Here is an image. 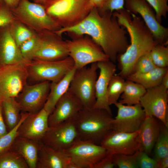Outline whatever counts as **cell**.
I'll return each instance as SVG.
<instances>
[{"label":"cell","mask_w":168,"mask_h":168,"mask_svg":"<svg viewBox=\"0 0 168 168\" xmlns=\"http://www.w3.org/2000/svg\"><path fill=\"white\" fill-rule=\"evenodd\" d=\"M83 36L66 40L69 56L73 60L76 69L90 64L110 60L100 47L90 37Z\"/></svg>","instance_id":"ba28073f"},{"label":"cell","mask_w":168,"mask_h":168,"mask_svg":"<svg viewBox=\"0 0 168 168\" xmlns=\"http://www.w3.org/2000/svg\"><path fill=\"white\" fill-rule=\"evenodd\" d=\"M10 25L2 31L0 36V66L27 64L30 62L25 59L22 55L13 36Z\"/></svg>","instance_id":"44dd1931"},{"label":"cell","mask_w":168,"mask_h":168,"mask_svg":"<svg viewBox=\"0 0 168 168\" xmlns=\"http://www.w3.org/2000/svg\"><path fill=\"white\" fill-rule=\"evenodd\" d=\"M154 147V158L157 161L168 157V127L161 122L160 124L159 133Z\"/></svg>","instance_id":"4dcf8cb0"},{"label":"cell","mask_w":168,"mask_h":168,"mask_svg":"<svg viewBox=\"0 0 168 168\" xmlns=\"http://www.w3.org/2000/svg\"><path fill=\"white\" fill-rule=\"evenodd\" d=\"M39 39L38 33L23 43L19 47L23 58L27 61L33 59V54L37 47Z\"/></svg>","instance_id":"e575fe53"},{"label":"cell","mask_w":168,"mask_h":168,"mask_svg":"<svg viewBox=\"0 0 168 168\" xmlns=\"http://www.w3.org/2000/svg\"><path fill=\"white\" fill-rule=\"evenodd\" d=\"M34 0V1H35V2H36L37 1H39V0Z\"/></svg>","instance_id":"f907efd6"},{"label":"cell","mask_w":168,"mask_h":168,"mask_svg":"<svg viewBox=\"0 0 168 168\" xmlns=\"http://www.w3.org/2000/svg\"><path fill=\"white\" fill-rule=\"evenodd\" d=\"M168 71V67H156L145 73H131L126 79L141 85L147 89L161 85L163 77Z\"/></svg>","instance_id":"484cf974"},{"label":"cell","mask_w":168,"mask_h":168,"mask_svg":"<svg viewBox=\"0 0 168 168\" xmlns=\"http://www.w3.org/2000/svg\"><path fill=\"white\" fill-rule=\"evenodd\" d=\"M146 91V89L141 85L127 80L120 99L118 102L128 105L140 103V99Z\"/></svg>","instance_id":"83f0119b"},{"label":"cell","mask_w":168,"mask_h":168,"mask_svg":"<svg viewBox=\"0 0 168 168\" xmlns=\"http://www.w3.org/2000/svg\"><path fill=\"white\" fill-rule=\"evenodd\" d=\"M70 160L64 151L54 149L39 141L36 168H68Z\"/></svg>","instance_id":"603a6c76"},{"label":"cell","mask_w":168,"mask_h":168,"mask_svg":"<svg viewBox=\"0 0 168 168\" xmlns=\"http://www.w3.org/2000/svg\"><path fill=\"white\" fill-rule=\"evenodd\" d=\"M161 85L168 89V71L163 77Z\"/></svg>","instance_id":"7dc6e473"},{"label":"cell","mask_w":168,"mask_h":168,"mask_svg":"<svg viewBox=\"0 0 168 168\" xmlns=\"http://www.w3.org/2000/svg\"><path fill=\"white\" fill-rule=\"evenodd\" d=\"M0 168H29L24 159L10 148L0 153Z\"/></svg>","instance_id":"f546056e"},{"label":"cell","mask_w":168,"mask_h":168,"mask_svg":"<svg viewBox=\"0 0 168 168\" xmlns=\"http://www.w3.org/2000/svg\"><path fill=\"white\" fill-rule=\"evenodd\" d=\"M39 148V141L18 136L10 149L24 159L29 168H36Z\"/></svg>","instance_id":"cb8c5ba5"},{"label":"cell","mask_w":168,"mask_h":168,"mask_svg":"<svg viewBox=\"0 0 168 168\" xmlns=\"http://www.w3.org/2000/svg\"><path fill=\"white\" fill-rule=\"evenodd\" d=\"M51 82L45 81L32 85L26 84L21 92L15 98L21 111L34 114L42 109L49 92Z\"/></svg>","instance_id":"2e32d148"},{"label":"cell","mask_w":168,"mask_h":168,"mask_svg":"<svg viewBox=\"0 0 168 168\" xmlns=\"http://www.w3.org/2000/svg\"><path fill=\"white\" fill-rule=\"evenodd\" d=\"M93 7H96L99 11L103 9L105 5L106 0H88Z\"/></svg>","instance_id":"ee69618b"},{"label":"cell","mask_w":168,"mask_h":168,"mask_svg":"<svg viewBox=\"0 0 168 168\" xmlns=\"http://www.w3.org/2000/svg\"><path fill=\"white\" fill-rule=\"evenodd\" d=\"M64 151L70 160L68 168H93L109 154L100 144L79 139Z\"/></svg>","instance_id":"9c48e42d"},{"label":"cell","mask_w":168,"mask_h":168,"mask_svg":"<svg viewBox=\"0 0 168 168\" xmlns=\"http://www.w3.org/2000/svg\"><path fill=\"white\" fill-rule=\"evenodd\" d=\"M42 4L47 14L61 28L80 23L93 7L88 0H47Z\"/></svg>","instance_id":"277c9868"},{"label":"cell","mask_w":168,"mask_h":168,"mask_svg":"<svg viewBox=\"0 0 168 168\" xmlns=\"http://www.w3.org/2000/svg\"><path fill=\"white\" fill-rule=\"evenodd\" d=\"M100 70L96 83V101L93 107L105 110L112 114L107 98L106 93L110 80L116 70L114 63L110 60L97 63Z\"/></svg>","instance_id":"ffe728a7"},{"label":"cell","mask_w":168,"mask_h":168,"mask_svg":"<svg viewBox=\"0 0 168 168\" xmlns=\"http://www.w3.org/2000/svg\"><path fill=\"white\" fill-rule=\"evenodd\" d=\"M3 2V0H0V6L2 4Z\"/></svg>","instance_id":"681fc988"},{"label":"cell","mask_w":168,"mask_h":168,"mask_svg":"<svg viewBox=\"0 0 168 168\" xmlns=\"http://www.w3.org/2000/svg\"><path fill=\"white\" fill-rule=\"evenodd\" d=\"M156 119L153 116L146 115L137 137L138 150L149 155L154 147L159 133L160 124Z\"/></svg>","instance_id":"7402d4cb"},{"label":"cell","mask_w":168,"mask_h":168,"mask_svg":"<svg viewBox=\"0 0 168 168\" xmlns=\"http://www.w3.org/2000/svg\"><path fill=\"white\" fill-rule=\"evenodd\" d=\"M47 0H39V1L36 2L42 4V3H43V2H45Z\"/></svg>","instance_id":"c3c4849f"},{"label":"cell","mask_w":168,"mask_h":168,"mask_svg":"<svg viewBox=\"0 0 168 168\" xmlns=\"http://www.w3.org/2000/svg\"><path fill=\"white\" fill-rule=\"evenodd\" d=\"M98 69L97 63L76 69L68 90L81 100L83 107H93L96 101V83Z\"/></svg>","instance_id":"52a82bcc"},{"label":"cell","mask_w":168,"mask_h":168,"mask_svg":"<svg viewBox=\"0 0 168 168\" xmlns=\"http://www.w3.org/2000/svg\"><path fill=\"white\" fill-rule=\"evenodd\" d=\"M113 13L130 37V44L124 53L118 56L117 59L120 69L118 74L126 79L132 73L138 58L159 44L140 17L124 8L114 11Z\"/></svg>","instance_id":"7a4b0ae2"},{"label":"cell","mask_w":168,"mask_h":168,"mask_svg":"<svg viewBox=\"0 0 168 168\" xmlns=\"http://www.w3.org/2000/svg\"><path fill=\"white\" fill-rule=\"evenodd\" d=\"M7 127L4 121L2 115V110L0 103V138L7 133Z\"/></svg>","instance_id":"7bdbcfd3"},{"label":"cell","mask_w":168,"mask_h":168,"mask_svg":"<svg viewBox=\"0 0 168 168\" xmlns=\"http://www.w3.org/2000/svg\"><path fill=\"white\" fill-rule=\"evenodd\" d=\"M124 0H106L105 6L100 12L108 11L111 12L124 8Z\"/></svg>","instance_id":"60d3db41"},{"label":"cell","mask_w":168,"mask_h":168,"mask_svg":"<svg viewBox=\"0 0 168 168\" xmlns=\"http://www.w3.org/2000/svg\"><path fill=\"white\" fill-rule=\"evenodd\" d=\"M11 10L15 20L36 33L47 30L56 32L61 28L41 3L21 0L16 7Z\"/></svg>","instance_id":"5b68a950"},{"label":"cell","mask_w":168,"mask_h":168,"mask_svg":"<svg viewBox=\"0 0 168 168\" xmlns=\"http://www.w3.org/2000/svg\"><path fill=\"white\" fill-rule=\"evenodd\" d=\"M6 123L9 131L18 124L21 117V107L15 98H10L1 103Z\"/></svg>","instance_id":"4316f807"},{"label":"cell","mask_w":168,"mask_h":168,"mask_svg":"<svg viewBox=\"0 0 168 168\" xmlns=\"http://www.w3.org/2000/svg\"><path fill=\"white\" fill-rule=\"evenodd\" d=\"M38 34L39 41L32 60L57 61L69 56L66 40L61 36L49 30Z\"/></svg>","instance_id":"8fae6325"},{"label":"cell","mask_w":168,"mask_h":168,"mask_svg":"<svg viewBox=\"0 0 168 168\" xmlns=\"http://www.w3.org/2000/svg\"><path fill=\"white\" fill-rule=\"evenodd\" d=\"M139 131L129 133L111 129L104 136L99 144L112 155L133 154L138 150L136 138Z\"/></svg>","instance_id":"e0dca14e"},{"label":"cell","mask_w":168,"mask_h":168,"mask_svg":"<svg viewBox=\"0 0 168 168\" xmlns=\"http://www.w3.org/2000/svg\"><path fill=\"white\" fill-rule=\"evenodd\" d=\"M27 64L18 63L0 66V103L16 98L21 92L28 79Z\"/></svg>","instance_id":"30bf717a"},{"label":"cell","mask_w":168,"mask_h":168,"mask_svg":"<svg viewBox=\"0 0 168 168\" xmlns=\"http://www.w3.org/2000/svg\"><path fill=\"white\" fill-rule=\"evenodd\" d=\"M74 119L65 121L55 126L49 127L42 142L60 151H64L69 148L79 139Z\"/></svg>","instance_id":"5bb4252c"},{"label":"cell","mask_w":168,"mask_h":168,"mask_svg":"<svg viewBox=\"0 0 168 168\" xmlns=\"http://www.w3.org/2000/svg\"><path fill=\"white\" fill-rule=\"evenodd\" d=\"M151 59L157 67L166 68L168 66V46L158 44L150 51Z\"/></svg>","instance_id":"d6a6232c"},{"label":"cell","mask_w":168,"mask_h":168,"mask_svg":"<svg viewBox=\"0 0 168 168\" xmlns=\"http://www.w3.org/2000/svg\"><path fill=\"white\" fill-rule=\"evenodd\" d=\"M76 70L74 67L58 82H51L49 92L43 108L49 115L58 100L68 90Z\"/></svg>","instance_id":"d4e9b609"},{"label":"cell","mask_w":168,"mask_h":168,"mask_svg":"<svg viewBox=\"0 0 168 168\" xmlns=\"http://www.w3.org/2000/svg\"><path fill=\"white\" fill-rule=\"evenodd\" d=\"M150 52L146 53L138 58L134 65L132 73H145L156 67L151 59Z\"/></svg>","instance_id":"8d00e7d4"},{"label":"cell","mask_w":168,"mask_h":168,"mask_svg":"<svg viewBox=\"0 0 168 168\" xmlns=\"http://www.w3.org/2000/svg\"><path fill=\"white\" fill-rule=\"evenodd\" d=\"M14 20L11 9L2 3L0 6V28L10 25Z\"/></svg>","instance_id":"ab89813d"},{"label":"cell","mask_w":168,"mask_h":168,"mask_svg":"<svg viewBox=\"0 0 168 168\" xmlns=\"http://www.w3.org/2000/svg\"><path fill=\"white\" fill-rule=\"evenodd\" d=\"M29 113H21V119L16 126L6 134L0 138V153L10 149L16 138L18 136V128Z\"/></svg>","instance_id":"836d02e7"},{"label":"cell","mask_w":168,"mask_h":168,"mask_svg":"<svg viewBox=\"0 0 168 168\" xmlns=\"http://www.w3.org/2000/svg\"><path fill=\"white\" fill-rule=\"evenodd\" d=\"M158 168H168V157L162 158L157 161Z\"/></svg>","instance_id":"bcb514c9"},{"label":"cell","mask_w":168,"mask_h":168,"mask_svg":"<svg viewBox=\"0 0 168 168\" xmlns=\"http://www.w3.org/2000/svg\"><path fill=\"white\" fill-rule=\"evenodd\" d=\"M10 27L14 40L19 47L36 33L15 20L10 25Z\"/></svg>","instance_id":"1f68e13d"},{"label":"cell","mask_w":168,"mask_h":168,"mask_svg":"<svg viewBox=\"0 0 168 168\" xmlns=\"http://www.w3.org/2000/svg\"><path fill=\"white\" fill-rule=\"evenodd\" d=\"M83 107L80 99L68 89L58 100L53 111L49 115V127L74 119Z\"/></svg>","instance_id":"ac0fdd59"},{"label":"cell","mask_w":168,"mask_h":168,"mask_svg":"<svg viewBox=\"0 0 168 168\" xmlns=\"http://www.w3.org/2000/svg\"><path fill=\"white\" fill-rule=\"evenodd\" d=\"M149 156L144 152L138 151L137 161L138 168H158L157 161Z\"/></svg>","instance_id":"f35d334b"},{"label":"cell","mask_w":168,"mask_h":168,"mask_svg":"<svg viewBox=\"0 0 168 168\" xmlns=\"http://www.w3.org/2000/svg\"><path fill=\"white\" fill-rule=\"evenodd\" d=\"M67 30L74 37L89 36L114 63L129 44L127 31L119 23L113 12H100L94 7L81 22L68 28Z\"/></svg>","instance_id":"6da1fadb"},{"label":"cell","mask_w":168,"mask_h":168,"mask_svg":"<svg viewBox=\"0 0 168 168\" xmlns=\"http://www.w3.org/2000/svg\"><path fill=\"white\" fill-rule=\"evenodd\" d=\"M125 81L118 74H114L111 78L107 88L106 96L110 105L118 102L124 90Z\"/></svg>","instance_id":"f1b7e54d"},{"label":"cell","mask_w":168,"mask_h":168,"mask_svg":"<svg viewBox=\"0 0 168 168\" xmlns=\"http://www.w3.org/2000/svg\"><path fill=\"white\" fill-rule=\"evenodd\" d=\"M114 105L118 110L113 120L112 129L129 133L139 130L146 116L141 104L128 105L117 102Z\"/></svg>","instance_id":"9a60e30c"},{"label":"cell","mask_w":168,"mask_h":168,"mask_svg":"<svg viewBox=\"0 0 168 168\" xmlns=\"http://www.w3.org/2000/svg\"><path fill=\"white\" fill-rule=\"evenodd\" d=\"M21 0H3L5 4L11 9L16 7Z\"/></svg>","instance_id":"f6af8a7d"},{"label":"cell","mask_w":168,"mask_h":168,"mask_svg":"<svg viewBox=\"0 0 168 168\" xmlns=\"http://www.w3.org/2000/svg\"><path fill=\"white\" fill-rule=\"evenodd\" d=\"M49 115L44 108L37 113H29L20 125L18 136L41 141L49 127Z\"/></svg>","instance_id":"d6986e66"},{"label":"cell","mask_w":168,"mask_h":168,"mask_svg":"<svg viewBox=\"0 0 168 168\" xmlns=\"http://www.w3.org/2000/svg\"><path fill=\"white\" fill-rule=\"evenodd\" d=\"M168 89L161 85L146 89L140 101L146 115L160 120L168 127Z\"/></svg>","instance_id":"4fadbf2b"},{"label":"cell","mask_w":168,"mask_h":168,"mask_svg":"<svg viewBox=\"0 0 168 168\" xmlns=\"http://www.w3.org/2000/svg\"><path fill=\"white\" fill-rule=\"evenodd\" d=\"M138 151L131 155H113L115 166L119 168H138L137 161Z\"/></svg>","instance_id":"d590c367"},{"label":"cell","mask_w":168,"mask_h":168,"mask_svg":"<svg viewBox=\"0 0 168 168\" xmlns=\"http://www.w3.org/2000/svg\"><path fill=\"white\" fill-rule=\"evenodd\" d=\"M115 166L113 155L108 154L97 163L93 168H113Z\"/></svg>","instance_id":"b9f144b4"},{"label":"cell","mask_w":168,"mask_h":168,"mask_svg":"<svg viewBox=\"0 0 168 168\" xmlns=\"http://www.w3.org/2000/svg\"><path fill=\"white\" fill-rule=\"evenodd\" d=\"M26 66L28 79L38 83L57 82L74 67L73 60L69 56L57 61L33 60Z\"/></svg>","instance_id":"8992f818"},{"label":"cell","mask_w":168,"mask_h":168,"mask_svg":"<svg viewBox=\"0 0 168 168\" xmlns=\"http://www.w3.org/2000/svg\"><path fill=\"white\" fill-rule=\"evenodd\" d=\"M124 7L130 13L141 16L158 44L167 45L168 28L158 22L154 11L146 0H124Z\"/></svg>","instance_id":"7c38bea8"},{"label":"cell","mask_w":168,"mask_h":168,"mask_svg":"<svg viewBox=\"0 0 168 168\" xmlns=\"http://www.w3.org/2000/svg\"><path fill=\"white\" fill-rule=\"evenodd\" d=\"M112 114L106 110L83 107L74 119L79 139L99 144L112 129Z\"/></svg>","instance_id":"3957f363"},{"label":"cell","mask_w":168,"mask_h":168,"mask_svg":"<svg viewBox=\"0 0 168 168\" xmlns=\"http://www.w3.org/2000/svg\"><path fill=\"white\" fill-rule=\"evenodd\" d=\"M154 11L156 19L161 24L162 18H166L168 12V0H146Z\"/></svg>","instance_id":"74e56055"}]
</instances>
